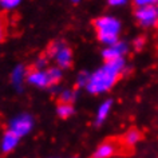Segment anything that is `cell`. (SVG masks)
Returning a JSON list of instances; mask_svg holds the SVG:
<instances>
[{
    "label": "cell",
    "instance_id": "3957f363",
    "mask_svg": "<svg viewBox=\"0 0 158 158\" xmlns=\"http://www.w3.org/2000/svg\"><path fill=\"white\" fill-rule=\"evenodd\" d=\"M27 79L31 85L38 87H50L62 79V70L59 67H51L47 70L31 67L27 73Z\"/></svg>",
    "mask_w": 158,
    "mask_h": 158
},
{
    "label": "cell",
    "instance_id": "9c48e42d",
    "mask_svg": "<svg viewBox=\"0 0 158 158\" xmlns=\"http://www.w3.org/2000/svg\"><path fill=\"white\" fill-rule=\"evenodd\" d=\"M31 129V119L28 117H22L14 121V123L11 125V131H14L15 134H18L19 137L26 134Z\"/></svg>",
    "mask_w": 158,
    "mask_h": 158
},
{
    "label": "cell",
    "instance_id": "2e32d148",
    "mask_svg": "<svg viewBox=\"0 0 158 158\" xmlns=\"http://www.w3.org/2000/svg\"><path fill=\"white\" fill-rule=\"evenodd\" d=\"M143 46H145V38H137L135 40H134V47H135V50L137 51H139L143 48Z\"/></svg>",
    "mask_w": 158,
    "mask_h": 158
},
{
    "label": "cell",
    "instance_id": "4fadbf2b",
    "mask_svg": "<svg viewBox=\"0 0 158 158\" xmlns=\"http://www.w3.org/2000/svg\"><path fill=\"white\" fill-rule=\"evenodd\" d=\"M22 0H0V6L4 10H12L15 8Z\"/></svg>",
    "mask_w": 158,
    "mask_h": 158
},
{
    "label": "cell",
    "instance_id": "7a4b0ae2",
    "mask_svg": "<svg viewBox=\"0 0 158 158\" xmlns=\"http://www.w3.org/2000/svg\"><path fill=\"white\" fill-rule=\"evenodd\" d=\"M94 30L97 32V38L102 43L106 44H113L118 42V35L121 30V23L115 18L111 16H101L94 20L93 23Z\"/></svg>",
    "mask_w": 158,
    "mask_h": 158
},
{
    "label": "cell",
    "instance_id": "d6986e66",
    "mask_svg": "<svg viewBox=\"0 0 158 158\" xmlns=\"http://www.w3.org/2000/svg\"><path fill=\"white\" fill-rule=\"evenodd\" d=\"M71 2H73V3H79L81 0H71Z\"/></svg>",
    "mask_w": 158,
    "mask_h": 158
},
{
    "label": "cell",
    "instance_id": "8992f818",
    "mask_svg": "<svg viewBox=\"0 0 158 158\" xmlns=\"http://www.w3.org/2000/svg\"><path fill=\"white\" fill-rule=\"evenodd\" d=\"M121 149H123L121 139H107L98 146L91 158H110L114 154H117Z\"/></svg>",
    "mask_w": 158,
    "mask_h": 158
},
{
    "label": "cell",
    "instance_id": "5b68a950",
    "mask_svg": "<svg viewBox=\"0 0 158 158\" xmlns=\"http://www.w3.org/2000/svg\"><path fill=\"white\" fill-rule=\"evenodd\" d=\"M134 16L137 23L142 27H158V10L156 6L137 7Z\"/></svg>",
    "mask_w": 158,
    "mask_h": 158
},
{
    "label": "cell",
    "instance_id": "6da1fadb",
    "mask_svg": "<svg viewBox=\"0 0 158 158\" xmlns=\"http://www.w3.org/2000/svg\"><path fill=\"white\" fill-rule=\"evenodd\" d=\"M125 71L123 59H115V60L106 62L105 66L89 77L86 86L91 94H101L103 91H109L114 85L121 79Z\"/></svg>",
    "mask_w": 158,
    "mask_h": 158
},
{
    "label": "cell",
    "instance_id": "30bf717a",
    "mask_svg": "<svg viewBox=\"0 0 158 158\" xmlns=\"http://www.w3.org/2000/svg\"><path fill=\"white\" fill-rule=\"evenodd\" d=\"M19 137L18 134H15L14 131L8 130L4 137H3V141H2V150L3 153H10L11 150H14V148L16 146V143L19 142Z\"/></svg>",
    "mask_w": 158,
    "mask_h": 158
},
{
    "label": "cell",
    "instance_id": "e0dca14e",
    "mask_svg": "<svg viewBox=\"0 0 158 158\" xmlns=\"http://www.w3.org/2000/svg\"><path fill=\"white\" fill-rule=\"evenodd\" d=\"M6 38V24H4V20L0 18V42H3Z\"/></svg>",
    "mask_w": 158,
    "mask_h": 158
},
{
    "label": "cell",
    "instance_id": "5bb4252c",
    "mask_svg": "<svg viewBox=\"0 0 158 158\" xmlns=\"http://www.w3.org/2000/svg\"><path fill=\"white\" fill-rule=\"evenodd\" d=\"M133 4L137 7H148V6H156L158 4V0H133Z\"/></svg>",
    "mask_w": 158,
    "mask_h": 158
},
{
    "label": "cell",
    "instance_id": "ac0fdd59",
    "mask_svg": "<svg viewBox=\"0 0 158 158\" xmlns=\"http://www.w3.org/2000/svg\"><path fill=\"white\" fill-rule=\"evenodd\" d=\"M125 3H126V0H109L110 6H122Z\"/></svg>",
    "mask_w": 158,
    "mask_h": 158
},
{
    "label": "cell",
    "instance_id": "8fae6325",
    "mask_svg": "<svg viewBox=\"0 0 158 158\" xmlns=\"http://www.w3.org/2000/svg\"><path fill=\"white\" fill-rule=\"evenodd\" d=\"M56 113L58 115L66 119L69 118L70 115H73L74 113V106L73 103H64V102H58V106H56Z\"/></svg>",
    "mask_w": 158,
    "mask_h": 158
},
{
    "label": "cell",
    "instance_id": "ba28073f",
    "mask_svg": "<svg viewBox=\"0 0 158 158\" xmlns=\"http://www.w3.org/2000/svg\"><path fill=\"white\" fill-rule=\"evenodd\" d=\"M142 139V133L137 129H130L126 131V134L121 138V142L123 145V148H133L138 142Z\"/></svg>",
    "mask_w": 158,
    "mask_h": 158
},
{
    "label": "cell",
    "instance_id": "ffe728a7",
    "mask_svg": "<svg viewBox=\"0 0 158 158\" xmlns=\"http://www.w3.org/2000/svg\"><path fill=\"white\" fill-rule=\"evenodd\" d=\"M157 10H158V6H157Z\"/></svg>",
    "mask_w": 158,
    "mask_h": 158
},
{
    "label": "cell",
    "instance_id": "52a82bcc",
    "mask_svg": "<svg viewBox=\"0 0 158 158\" xmlns=\"http://www.w3.org/2000/svg\"><path fill=\"white\" fill-rule=\"evenodd\" d=\"M127 52V46L123 42H115L107 46L103 51V58L106 62L115 60V59H123V55Z\"/></svg>",
    "mask_w": 158,
    "mask_h": 158
},
{
    "label": "cell",
    "instance_id": "7c38bea8",
    "mask_svg": "<svg viewBox=\"0 0 158 158\" xmlns=\"http://www.w3.org/2000/svg\"><path fill=\"white\" fill-rule=\"evenodd\" d=\"M110 106H111V101H106L105 103H102L99 110H98V117H97L98 123H101V122H103L106 119V117H107V114L110 111Z\"/></svg>",
    "mask_w": 158,
    "mask_h": 158
},
{
    "label": "cell",
    "instance_id": "277c9868",
    "mask_svg": "<svg viewBox=\"0 0 158 158\" xmlns=\"http://www.w3.org/2000/svg\"><path fill=\"white\" fill-rule=\"evenodd\" d=\"M46 54L48 58H52L56 62L59 69H69L73 64V51L63 42H51L46 50Z\"/></svg>",
    "mask_w": 158,
    "mask_h": 158
},
{
    "label": "cell",
    "instance_id": "9a60e30c",
    "mask_svg": "<svg viewBox=\"0 0 158 158\" xmlns=\"http://www.w3.org/2000/svg\"><path fill=\"white\" fill-rule=\"evenodd\" d=\"M74 101V94L71 91H64L63 94H60L58 102H64V103H73Z\"/></svg>",
    "mask_w": 158,
    "mask_h": 158
}]
</instances>
